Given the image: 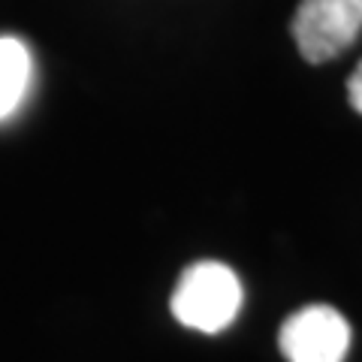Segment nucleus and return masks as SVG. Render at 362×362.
Masks as SVG:
<instances>
[{"instance_id":"obj_1","label":"nucleus","mask_w":362,"mask_h":362,"mask_svg":"<svg viewBox=\"0 0 362 362\" xmlns=\"http://www.w3.org/2000/svg\"><path fill=\"white\" fill-rule=\"evenodd\" d=\"M242 308V281L223 266L206 259L185 269L173 293V314L181 326L214 335L226 329Z\"/></svg>"},{"instance_id":"obj_2","label":"nucleus","mask_w":362,"mask_h":362,"mask_svg":"<svg viewBox=\"0 0 362 362\" xmlns=\"http://www.w3.org/2000/svg\"><path fill=\"white\" fill-rule=\"evenodd\" d=\"M290 30L305 61L326 64L356 42L362 0H302Z\"/></svg>"},{"instance_id":"obj_3","label":"nucleus","mask_w":362,"mask_h":362,"mask_svg":"<svg viewBox=\"0 0 362 362\" xmlns=\"http://www.w3.org/2000/svg\"><path fill=\"white\" fill-rule=\"evenodd\" d=\"M278 344L287 362H344L350 326L329 305H308L284 320Z\"/></svg>"},{"instance_id":"obj_4","label":"nucleus","mask_w":362,"mask_h":362,"mask_svg":"<svg viewBox=\"0 0 362 362\" xmlns=\"http://www.w3.org/2000/svg\"><path fill=\"white\" fill-rule=\"evenodd\" d=\"M30 82V54L16 37H0V121L18 109Z\"/></svg>"},{"instance_id":"obj_5","label":"nucleus","mask_w":362,"mask_h":362,"mask_svg":"<svg viewBox=\"0 0 362 362\" xmlns=\"http://www.w3.org/2000/svg\"><path fill=\"white\" fill-rule=\"evenodd\" d=\"M347 97H350V106H354L359 115H362V64L354 70V76H350V82H347Z\"/></svg>"}]
</instances>
